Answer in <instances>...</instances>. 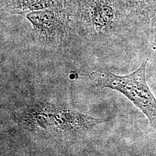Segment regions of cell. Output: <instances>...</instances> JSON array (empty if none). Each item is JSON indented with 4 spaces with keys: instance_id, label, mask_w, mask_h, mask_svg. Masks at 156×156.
<instances>
[{
    "instance_id": "cell-5",
    "label": "cell",
    "mask_w": 156,
    "mask_h": 156,
    "mask_svg": "<svg viewBox=\"0 0 156 156\" xmlns=\"http://www.w3.org/2000/svg\"><path fill=\"white\" fill-rule=\"evenodd\" d=\"M88 4L86 24L90 31L100 32L111 22L113 16L112 8L99 0H90Z\"/></svg>"
},
{
    "instance_id": "cell-3",
    "label": "cell",
    "mask_w": 156,
    "mask_h": 156,
    "mask_svg": "<svg viewBox=\"0 0 156 156\" xmlns=\"http://www.w3.org/2000/svg\"><path fill=\"white\" fill-rule=\"evenodd\" d=\"M55 138L83 134L109 120L83 114L63 105L54 104L53 110Z\"/></svg>"
},
{
    "instance_id": "cell-2",
    "label": "cell",
    "mask_w": 156,
    "mask_h": 156,
    "mask_svg": "<svg viewBox=\"0 0 156 156\" xmlns=\"http://www.w3.org/2000/svg\"><path fill=\"white\" fill-rule=\"evenodd\" d=\"M53 106L50 102H36L17 111L13 118L21 128L30 133L55 138Z\"/></svg>"
},
{
    "instance_id": "cell-6",
    "label": "cell",
    "mask_w": 156,
    "mask_h": 156,
    "mask_svg": "<svg viewBox=\"0 0 156 156\" xmlns=\"http://www.w3.org/2000/svg\"><path fill=\"white\" fill-rule=\"evenodd\" d=\"M57 2V0H9V6L12 12L27 13L53 8Z\"/></svg>"
},
{
    "instance_id": "cell-1",
    "label": "cell",
    "mask_w": 156,
    "mask_h": 156,
    "mask_svg": "<svg viewBox=\"0 0 156 156\" xmlns=\"http://www.w3.org/2000/svg\"><path fill=\"white\" fill-rule=\"evenodd\" d=\"M147 60H145L137 69L126 75L104 73L98 79V84L125 95L145 114L151 126L156 129V98L147 83Z\"/></svg>"
},
{
    "instance_id": "cell-4",
    "label": "cell",
    "mask_w": 156,
    "mask_h": 156,
    "mask_svg": "<svg viewBox=\"0 0 156 156\" xmlns=\"http://www.w3.org/2000/svg\"><path fill=\"white\" fill-rule=\"evenodd\" d=\"M26 17L33 24L39 39L45 44L57 45L63 40L67 27L61 18L52 11H33Z\"/></svg>"
}]
</instances>
